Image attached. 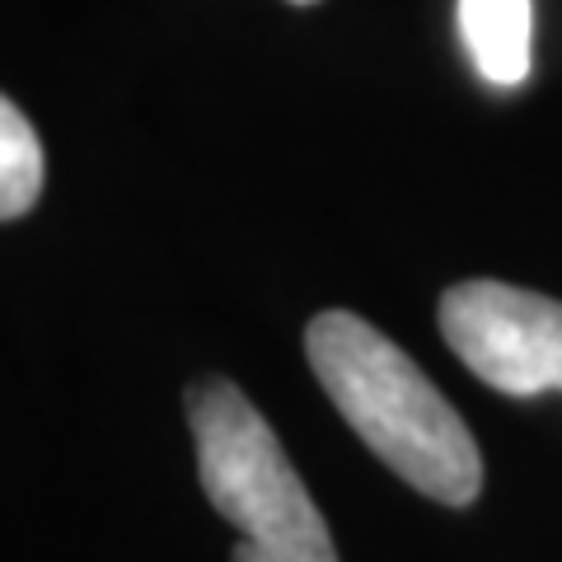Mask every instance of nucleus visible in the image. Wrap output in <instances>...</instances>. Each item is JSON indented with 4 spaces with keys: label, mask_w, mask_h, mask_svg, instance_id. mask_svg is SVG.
<instances>
[{
    "label": "nucleus",
    "mask_w": 562,
    "mask_h": 562,
    "mask_svg": "<svg viewBox=\"0 0 562 562\" xmlns=\"http://www.w3.org/2000/svg\"><path fill=\"white\" fill-rule=\"evenodd\" d=\"M441 338L492 390H562V301L506 281H460L441 295Z\"/></svg>",
    "instance_id": "7ed1b4c3"
},
{
    "label": "nucleus",
    "mask_w": 562,
    "mask_h": 562,
    "mask_svg": "<svg viewBox=\"0 0 562 562\" xmlns=\"http://www.w3.org/2000/svg\"><path fill=\"white\" fill-rule=\"evenodd\" d=\"M460 29L483 80L520 85L530 76V0H460Z\"/></svg>",
    "instance_id": "20e7f679"
},
{
    "label": "nucleus",
    "mask_w": 562,
    "mask_h": 562,
    "mask_svg": "<svg viewBox=\"0 0 562 562\" xmlns=\"http://www.w3.org/2000/svg\"><path fill=\"white\" fill-rule=\"evenodd\" d=\"M43 192V146L14 99L0 103V216L20 221Z\"/></svg>",
    "instance_id": "39448f33"
},
{
    "label": "nucleus",
    "mask_w": 562,
    "mask_h": 562,
    "mask_svg": "<svg viewBox=\"0 0 562 562\" xmlns=\"http://www.w3.org/2000/svg\"><path fill=\"white\" fill-rule=\"evenodd\" d=\"M305 357L347 427L403 483L446 506H469L479 497V441L394 338L351 310H324L305 328Z\"/></svg>",
    "instance_id": "f257e3e1"
},
{
    "label": "nucleus",
    "mask_w": 562,
    "mask_h": 562,
    "mask_svg": "<svg viewBox=\"0 0 562 562\" xmlns=\"http://www.w3.org/2000/svg\"><path fill=\"white\" fill-rule=\"evenodd\" d=\"M291 5H314V0H291Z\"/></svg>",
    "instance_id": "423d86ee"
},
{
    "label": "nucleus",
    "mask_w": 562,
    "mask_h": 562,
    "mask_svg": "<svg viewBox=\"0 0 562 562\" xmlns=\"http://www.w3.org/2000/svg\"><path fill=\"white\" fill-rule=\"evenodd\" d=\"M206 502L239 530L235 562H338L310 487L244 390L206 375L188 390Z\"/></svg>",
    "instance_id": "f03ea898"
}]
</instances>
